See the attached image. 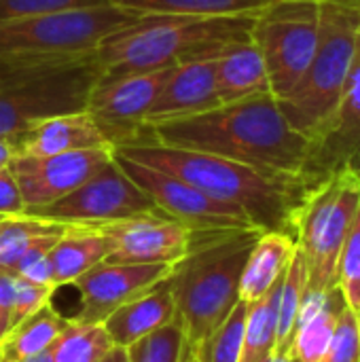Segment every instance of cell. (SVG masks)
I'll return each mask as SVG.
<instances>
[{
    "instance_id": "obj_43",
    "label": "cell",
    "mask_w": 360,
    "mask_h": 362,
    "mask_svg": "<svg viewBox=\"0 0 360 362\" xmlns=\"http://www.w3.org/2000/svg\"><path fill=\"white\" fill-rule=\"evenodd\" d=\"M180 362H199L197 361V356L187 348V346H182V354H180Z\"/></svg>"
},
{
    "instance_id": "obj_20",
    "label": "cell",
    "mask_w": 360,
    "mask_h": 362,
    "mask_svg": "<svg viewBox=\"0 0 360 362\" xmlns=\"http://www.w3.org/2000/svg\"><path fill=\"white\" fill-rule=\"evenodd\" d=\"M214 81L221 104L272 93L263 55L250 36L233 40L216 51Z\"/></svg>"
},
{
    "instance_id": "obj_44",
    "label": "cell",
    "mask_w": 360,
    "mask_h": 362,
    "mask_svg": "<svg viewBox=\"0 0 360 362\" xmlns=\"http://www.w3.org/2000/svg\"><path fill=\"white\" fill-rule=\"evenodd\" d=\"M272 362H291V358L286 354H274L272 356Z\"/></svg>"
},
{
    "instance_id": "obj_15",
    "label": "cell",
    "mask_w": 360,
    "mask_h": 362,
    "mask_svg": "<svg viewBox=\"0 0 360 362\" xmlns=\"http://www.w3.org/2000/svg\"><path fill=\"white\" fill-rule=\"evenodd\" d=\"M360 142V38L356 57L344 91L320 125V129L310 138V148L301 176L314 185H323L335 172H339Z\"/></svg>"
},
{
    "instance_id": "obj_42",
    "label": "cell",
    "mask_w": 360,
    "mask_h": 362,
    "mask_svg": "<svg viewBox=\"0 0 360 362\" xmlns=\"http://www.w3.org/2000/svg\"><path fill=\"white\" fill-rule=\"evenodd\" d=\"M11 331V320H8V314L2 310V305H0V333L2 335H6Z\"/></svg>"
},
{
    "instance_id": "obj_13",
    "label": "cell",
    "mask_w": 360,
    "mask_h": 362,
    "mask_svg": "<svg viewBox=\"0 0 360 362\" xmlns=\"http://www.w3.org/2000/svg\"><path fill=\"white\" fill-rule=\"evenodd\" d=\"M110 159L112 148H87L62 155H15L8 170L19 187L25 210H34L72 193Z\"/></svg>"
},
{
    "instance_id": "obj_6",
    "label": "cell",
    "mask_w": 360,
    "mask_h": 362,
    "mask_svg": "<svg viewBox=\"0 0 360 362\" xmlns=\"http://www.w3.org/2000/svg\"><path fill=\"white\" fill-rule=\"evenodd\" d=\"M360 2H320V38L297 85L278 100L289 125L308 140L335 108L359 49Z\"/></svg>"
},
{
    "instance_id": "obj_32",
    "label": "cell",
    "mask_w": 360,
    "mask_h": 362,
    "mask_svg": "<svg viewBox=\"0 0 360 362\" xmlns=\"http://www.w3.org/2000/svg\"><path fill=\"white\" fill-rule=\"evenodd\" d=\"M185 335L180 320L174 318L163 329L127 348L129 362H180Z\"/></svg>"
},
{
    "instance_id": "obj_47",
    "label": "cell",
    "mask_w": 360,
    "mask_h": 362,
    "mask_svg": "<svg viewBox=\"0 0 360 362\" xmlns=\"http://www.w3.org/2000/svg\"><path fill=\"white\" fill-rule=\"evenodd\" d=\"M4 221H6V218H2V221H0V229H2V223H4Z\"/></svg>"
},
{
    "instance_id": "obj_45",
    "label": "cell",
    "mask_w": 360,
    "mask_h": 362,
    "mask_svg": "<svg viewBox=\"0 0 360 362\" xmlns=\"http://www.w3.org/2000/svg\"><path fill=\"white\" fill-rule=\"evenodd\" d=\"M316 2H360V0H316Z\"/></svg>"
},
{
    "instance_id": "obj_16",
    "label": "cell",
    "mask_w": 360,
    "mask_h": 362,
    "mask_svg": "<svg viewBox=\"0 0 360 362\" xmlns=\"http://www.w3.org/2000/svg\"><path fill=\"white\" fill-rule=\"evenodd\" d=\"M112 242L108 263H166L180 261L191 244V229L163 212L142 214L117 223L95 225Z\"/></svg>"
},
{
    "instance_id": "obj_10",
    "label": "cell",
    "mask_w": 360,
    "mask_h": 362,
    "mask_svg": "<svg viewBox=\"0 0 360 362\" xmlns=\"http://www.w3.org/2000/svg\"><path fill=\"white\" fill-rule=\"evenodd\" d=\"M161 212L155 202L117 165L115 157L89 180L62 199L42 208L25 210L34 216L59 225H106L142 214Z\"/></svg>"
},
{
    "instance_id": "obj_7",
    "label": "cell",
    "mask_w": 360,
    "mask_h": 362,
    "mask_svg": "<svg viewBox=\"0 0 360 362\" xmlns=\"http://www.w3.org/2000/svg\"><path fill=\"white\" fill-rule=\"evenodd\" d=\"M360 206V182L342 168L308 199L299 225L297 248L308 265V286H335L337 261Z\"/></svg>"
},
{
    "instance_id": "obj_8",
    "label": "cell",
    "mask_w": 360,
    "mask_h": 362,
    "mask_svg": "<svg viewBox=\"0 0 360 362\" xmlns=\"http://www.w3.org/2000/svg\"><path fill=\"white\" fill-rule=\"evenodd\" d=\"M250 38L259 47L272 95L284 98L301 78L320 38V2L274 0L255 15Z\"/></svg>"
},
{
    "instance_id": "obj_48",
    "label": "cell",
    "mask_w": 360,
    "mask_h": 362,
    "mask_svg": "<svg viewBox=\"0 0 360 362\" xmlns=\"http://www.w3.org/2000/svg\"><path fill=\"white\" fill-rule=\"evenodd\" d=\"M359 38H360V17H359Z\"/></svg>"
},
{
    "instance_id": "obj_36",
    "label": "cell",
    "mask_w": 360,
    "mask_h": 362,
    "mask_svg": "<svg viewBox=\"0 0 360 362\" xmlns=\"http://www.w3.org/2000/svg\"><path fill=\"white\" fill-rule=\"evenodd\" d=\"M25 210L19 187L11 174L8 168L0 170V216L11 218V216H21Z\"/></svg>"
},
{
    "instance_id": "obj_3",
    "label": "cell",
    "mask_w": 360,
    "mask_h": 362,
    "mask_svg": "<svg viewBox=\"0 0 360 362\" xmlns=\"http://www.w3.org/2000/svg\"><path fill=\"white\" fill-rule=\"evenodd\" d=\"M140 19L144 17L112 2L0 19V87L42 72L95 62L102 40Z\"/></svg>"
},
{
    "instance_id": "obj_34",
    "label": "cell",
    "mask_w": 360,
    "mask_h": 362,
    "mask_svg": "<svg viewBox=\"0 0 360 362\" xmlns=\"http://www.w3.org/2000/svg\"><path fill=\"white\" fill-rule=\"evenodd\" d=\"M53 293H55V288H51V286H38V284H32V282L23 280L21 276H17L13 305H11V314H8L11 329L15 325H19L23 318H28L34 312H38L42 305L51 303Z\"/></svg>"
},
{
    "instance_id": "obj_46",
    "label": "cell",
    "mask_w": 360,
    "mask_h": 362,
    "mask_svg": "<svg viewBox=\"0 0 360 362\" xmlns=\"http://www.w3.org/2000/svg\"><path fill=\"white\" fill-rule=\"evenodd\" d=\"M0 362H4V356H2V350H0Z\"/></svg>"
},
{
    "instance_id": "obj_23",
    "label": "cell",
    "mask_w": 360,
    "mask_h": 362,
    "mask_svg": "<svg viewBox=\"0 0 360 362\" xmlns=\"http://www.w3.org/2000/svg\"><path fill=\"white\" fill-rule=\"evenodd\" d=\"M297 242L282 231H263L255 242L240 278V301L263 299L286 274Z\"/></svg>"
},
{
    "instance_id": "obj_5",
    "label": "cell",
    "mask_w": 360,
    "mask_h": 362,
    "mask_svg": "<svg viewBox=\"0 0 360 362\" xmlns=\"http://www.w3.org/2000/svg\"><path fill=\"white\" fill-rule=\"evenodd\" d=\"M252 21L255 15L144 17L102 40L95 62L100 74L168 68L191 57L212 55L233 40L248 38Z\"/></svg>"
},
{
    "instance_id": "obj_18",
    "label": "cell",
    "mask_w": 360,
    "mask_h": 362,
    "mask_svg": "<svg viewBox=\"0 0 360 362\" xmlns=\"http://www.w3.org/2000/svg\"><path fill=\"white\" fill-rule=\"evenodd\" d=\"M15 155H62L87 148H112L87 110L36 119L15 136Z\"/></svg>"
},
{
    "instance_id": "obj_51",
    "label": "cell",
    "mask_w": 360,
    "mask_h": 362,
    "mask_svg": "<svg viewBox=\"0 0 360 362\" xmlns=\"http://www.w3.org/2000/svg\"><path fill=\"white\" fill-rule=\"evenodd\" d=\"M2 218H4V216H0V221H2Z\"/></svg>"
},
{
    "instance_id": "obj_1",
    "label": "cell",
    "mask_w": 360,
    "mask_h": 362,
    "mask_svg": "<svg viewBox=\"0 0 360 362\" xmlns=\"http://www.w3.org/2000/svg\"><path fill=\"white\" fill-rule=\"evenodd\" d=\"M115 153L178 176L208 197L242 210L261 231H282L295 240L299 216L318 189L301 174L259 170L225 157L163 146L157 142L117 144Z\"/></svg>"
},
{
    "instance_id": "obj_41",
    "label": "cell",
    "mask_w": 360,
    "mask_h": 362,
    "mask_svg": "<svg viewBox=\"0 0 360 362\" xmlns=\"http://www.w3.org/2000/svg\"><path fill=\"white\" fill-rule=\"evenodd\" d=\"M4 362H53V354L51 350H45L36 356H30V358H21V361H4Z\"/></svg>"
},
{
    "instance_id": "obj_27",
    "label": "cell",
    "mask_w": 360,
    "mask_h": 362,
    "mask_svg": "<svg viewBox=\"0 0 360 362\" xmlns=\"http://www.w3.org/2000/svg\"><path fill=\"white\" fill-rule=\"evenodd\" d=\"M282 280L259 301L248 303L244 344L240 362H263L274 356L276 331H278V299Z\"/></svg>"
},
{
    "instance_id": "obj_33",
    "label": "cell",
    "mask_w": 360,
    "mask_h": 362,
    "mask_svg": "<svg viewBox=\"0 0 360 362\" xmlns=\"http://www.w3.org/2000/svg\"><path fill=\"white\" fill-rule=\"evenodd\" d=\"M323 362H360V320L348 305L337 316V325Z\"/></svg>"
},
{
    "instance_id": "obj_14",
    "label": "cell",
    "mask_w": 360,
    "mask_h": 362,
    "mask_svg": "<svg viewBox=\"0 0 360 362\" xmlns=\"http://www.w3.org/2000/svg\"><path fill=\"white\" fill-rule=\"evenodd\" d=\"M170 269L166 263H98L72 284L79 291V310L70 320L102 325L115 310L168 278Z\"/></svg>"
},
{
    "instance_id": "obj_21",
    "label": "cell",
    "mask_w": 360,
    "mask_h": 362,
    "mask_svg": "<svg viewBox=\"0 0 360 362\" xmlns=\"http://www.w3.org/2000/svg\"><path fill=\"white\" fill-rule=\"evenodd\" d=\"M174 318H176V305H174L172 288L168 278H163L159 284H155L140 297L115 310L102 322V327L108 333L112 346L129 348L136 341L163 329Z\"/></svg>"
},
{
    "instance_id": "obj_35",
    "label": "cell",
    "mask_w": 360,
    "mask_h": 362,
    "mask_svg": "<svg viewBox=\"0 0 360 362\" xmlns=\"http://www.w3.org/2000/svg\"><path fill=\"white\" fill-rule=\"evenodd\" d=\"M102 2L108 0H0V19L42 15V13H55L76 6L102 4Z\"/></svg>"
},
{
    "instance_id": "obj_31",
    "label": "cell",
    "mask_w": 360,
    "mask_h": 362,
    "mask_svg": "<svg viewBox=\"0 0 360 362\" xmlns=\"http://www.w3.org/2000/svg\"><path fill=\"white\" fill-rule=\"evenodd\" d=\"M335 286L346 305L360 318V206L337 261Z\"/></svg>"
},
{
    "instance_id": "obj_22",
    "label": "cell",
    "mask_w": 360,
    "mask_h": 362,
    "mask_svg": "<svg viewBox=\"0 0 360 362\" xmlns=\"http://www.w3.org/2000/svg\"><path fill=\"white\" fill-rule=\"evenodd\" d=\"M112 242L93 225H66L62 238L49 252L53 267V286H72L85 272L106 261Z\"/></svg>"
},
{
    "instance_id": "obj_9",
    "label": "cell",
    "mask_w": 360,
    "mask_h": 362,
    "mask_svg": "<svg viewBox=\"0 0 360 362\" xmlns=\"http://www.w3.org/2000/svg\"><path fill=\"white\" fill-rule=\"evenodd\" d=\"M98 76V62H85L2 85L0 136H15L21 127L42 117L85 110Z\"/></svg>"
},
{
    "instance_id": "obj_49",
    "label": "cell",
    "mask_w": 360,
    "mask_h": 362,
    "mask_svg": "<svg viewBox=\"0 0 360 362\" xmlns=\"http://www.w3.org/2000/svg\"><path fill=\"white\" fill-rule=\"evenodd\" d=\"M263 362H272V358H265V361H263Z\"/></svg>"
},
{
    "instance_id": "obj_39",
    "label": "cell",
    "mask_w": 360,
    "mask_h": 362,
    "mask_svg": "<svg viewBox=\"0 0 360 362\" xmlns=\"http://www.w3.org/2000/svg\"><path fill=\"white\" fill-rule=\"evenodd\" d=\"M344 168H346V170H348V172L360 182V142L354 146V151L350 153V157L346 159Z\"/></svg>"
},
{
    "instance_id": "obj_29",
    "label": "cell",
    "mask_w": 360,
    "mask_h": 362,
    "mask_svg": "<svg viewBox=\"0 0 360 362\" xmlns=\"http://www.w3.org/2000/svg\"><path fill=\"white\" fill-rule=\"evenodd\" d=\"M112 348L102 325H81L70 320L66 331L53 344V362H100Z\"/></svg>"
},
{
    "instance_id": "obj_37",
    "label": "cell",
    "mask_w": 360,
    "mask_h": 362,
    "mask_svg": "<svg viewBox=\"0 0 360 362\" xmlns=\"http://www.w3.org/2000/svg\"><path fill=\"white\" fill-rule=\"evenodd\" d=\"M17 276H21L23 280L32 282V284H38V286H53V267H51V261H49V255L42 257L40 261L28 265L25 269H21Z\"/></svg>"
},
{
    "instance_id": "obj_19",
    "label": "cell",
    "mask_w": 360,
    "mask_h": 362,
    "mask_svg": "<svg viewBox=\"0 0 360 362\" xmlns=\"http://www.w3.org/2000/svg\"><path fill=\"white\" fill-rule=\"evenodd\" d=\"M344 308L346 301L337 286L325 291L312 286L306 288L286 350L291 362H323L337 325V316Z\"/></svg>"
},
{
    "instance_id": "obj_11",
    "label": "cell",
    "mask_w": 360,
    "mask_h": 362,
    "mask_svg": "<svg viewBox=\"0 0 360 362\" xmlns=\"http://www.w3.org/2000/svg\"><path fill=\"white\" fill-rule=\"evenodd\" d=\"M172 66L123 74H100L89 91L85 110L115 148L144 134V119L155 104Z\"/></svg>"
},
{
    "instance_id": "obj_17",
    "label": "cell",
    "mask_w": 360,
    "mask_h": 362,
    "mask_svg": "<svg viewBox=\"0 0 360 362\" xmlns=\"http://www.w3.org/2000/svg\"><path fill=\"white\" fill-rule=\"evenodd\" d=\"M214 55L216 53L199 55L172 66L155 104L144 119V129L157 123L187 119L221 104L214 81Z\"/></svg>"
},
{
    "instance_id": "obj_28",
    "label": "cell",
    "mask_w": 360,
    "mask_h": 362,
    "mask_svg": "<svg viewBox=\"0 0 360 362\" xmlns=\"http://www.w3.org/2000/svg\"><path fill=\"white\" fill-rule=\"evenodd\" d=\"M308 288V265L299 248L295 250L291 265L282 278L280 286V299H278V331H276V350L274 354H286L295 320L299 314V305L303 299V293Z\"/></svg>"
},
{
    "instance_id": "obj_52",
    "label": "cell",
    "mask_w": 360,
    "mask_h": 362,
    "mask_svg": "<svg viewBox=\"0 0 360 362\" xmlns=\"http://www.w3.org/2000/svg\"><path fill=\"white\" fill-rule=\"evenodd\" d=\"M359 320H360V318H359Z\"/></svg>"
},
{
    "instance_id": "obj_30",
    "label": "cell",
    "mask_w": 360,
    "mask_h": 362,
    "mask_svg": "<svg viewBox=\"0 0 360 362\" xmlns=\"http://www.w3.org/2000/svg\"><path fill=\"white\" fill-rule=\"evenodd\" d=\"M248 303L240 301L223 325L197 348L191 350L199 362H240L244 344V325H246Z\"/></svg>"
},
{
    "instance_id": "obj_50",
    "label": "cell",
    "mask_w": 360,
    "mask_h": 362,
    "mask_svg": "<svg viewBox=\"0 0 360 362\" xmlns=\"http://www.w3.org/2000/svg\"><path fill=\"white\" fill-rule=\"evenodd\" d=\"M2 337H4V335H2V333H0V341H2Z\"/></svg>"
},
{
    "instance_id": "obj_38",
    "label": "cell",
    "mask_w": 360,
    "mask_h": 362,
    "mask_svg": "<svg viewBox=\"0 0 360 362\" xmlns=\"http://www.w3.org/2000/svg\"><path fill=\"white\" fill-rule=\"evenodd\" d=\"M13 157H15L13 136H0V170L8 168V163H11Z\"/></svg>"
},
{
    "instance_id": "obj_25",
    "label": "cell",
    "mask_w": 360,
    "mask_h": 362,
    "mask_svg": "<svg viewBox=\"0 0 360 362\" xmlns=\"http://www.w3.org/2000/svg\"><path fill=\"white\" fill-rule=\"evenodd\" d=\"M70 325V318L59 316V312L47 303L32 316L15 325L0 341L4 361H21L51 350L59 335Z\"/></svg>"
},
{
    "instance_id": "obj_2",
    "label": "cell",
    "mask_w": 360,
    "mask_h": 362,
    "mask_svg": "<svg viewBox=\"0 0 360 362\" xmlns=\"http://www.w3.org/2000/svg\"><path fill=\"white\" fill-rule=\"evenodd\" d=\"M144 134L149 136L138 142L208 153L282 174H301L310 148V140L289 125L272 93L157 123Z\"/></svg>"
},
{
    "instance_id": "obj_12",
    "label": "cell",
    "mask_w": 360,
    "mask_h": 362,
    "mask_svg": "<svg viewBox=\"0 0 360 362\" xmlns=\"http://www.w3.org/2000/svg\"><path fill=\"white\" fill-rule=\"evenodd\" d=\"M112 157L117 165L155 202L166 216L185 223L191 231L259 229L242 210L208 197L174 174L132 161L115 151Z\"/></svg>"
},
{
    "instance_id": "obj_26",
    "label": "cell",
    "mask_w": 360,
    "mask_h": 362,
    "mask_svg": "<svg viewBox=\"0 0 360 362\" xmlns=\"http://www.w3.org/2000/svg\"><path fill=\"white\" fill-rule=\"evenodd\" d=\"M115 6L140 15H189V17H225L257 15L274 0H108Z\"/></svg>"
},
{
    "instance_id": "obj_24",
    "label": "cell",
    "mask_w": 360,
    "mask_h": 362,
    "mask_svg": "<svg viewBox=\"0 0 360 362\" xmlns=\"http://www.w3.org/2000/svg\"><path fill=\"white\" fill-rule=\"evenodd\" d=\"M64 229L66 225L23 214L6 218L0 229V272L19 274L40 261L51 252Z\"/></svg>"
},
{
    "instance_id": "obj_4",
    "label": "cell",
    "mask_w": 360,
    "mask_h": 362,
    "mask_svg": "<svg viewBox=\"0 0 360 362\" xmlns=\"http://www.w3.org/2000/svg\"><path fill=\"white\" fill-rule=\"evenodd\" d=\"M261 229L193 231L168 274L185 346L197 350L240 303V278Z\"/></svg>"
},
{
    "instance_id": "obj_40",
    "label": "cell",
    "mask_w": 360,
    "mask_h": 362,
    "mask_svg": "<svg viewBox=\"0 0 360 362\" xmlns=\"http://www.w3.org/2000/svg\"><path fill=\"white\" fill-rule=\"evenodd\" d=\"M100 362H129L127 348H117V346H112L110 352H108Z\"/></svg>"
}]
</instances>
